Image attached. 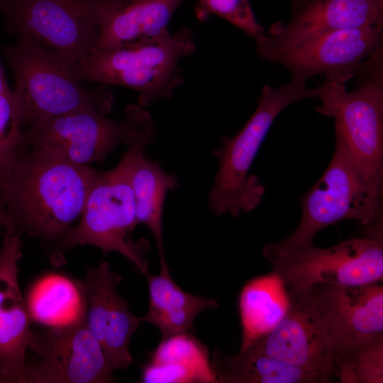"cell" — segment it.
<instances>
[{
  "label": "cell",
  "mask_w": 383,
  "mask_h": 383,
  "mask_svg": "<svg viewBox=\"0 0 383 383\" xmlns=\"http://www.w3.org/2000/svg\"><path fill=\"white\" fill-rule=\"evenodd\" d=\"M323 89V84L311 88L292 81L279 87L263 86L257 106L243 128L235 136L222 137V147L213 152L218 170L208 204L216 216L237 217L259 206L265 189L250 170L271 126L285 108L303 99H318Z\"/></svg>",
  "instance_id": "cell-4"
},
{
  "label": "cell",
  "mask_w": 383,
  "mask_h": 383,
  "mask_svg": "<svg viewBox=\"0 0 383 383\" xmlns=\"http://www.w3.org/2000/svg\"><path fill=\"white\" fill-rule=\"evenodd\" d=\"M383 46V25L308 35L269 57L290 72L292 82L306 83L316 76L346 83L359 66Z\"/></svg>",
  "instance_id": "cell-13"
},
{
  "label": "cell",
  "mask_w": 383,
  "mask_h": 383,
  "mask_svg": "<svg viewBox=\"0 0 383 383\" xmlns=\"http://www.w3.org/2000/svg\"><path fill=\"white\" fill-rule=\"evenodd\" d=\"M197 13L201 18L216 15L261 43L266 31L257 22L249 0H197Z\"/></svg>",
  "instance_id": "cell-26"
},
{
  "label": "cell",
  "mask_w": 383,
  "mask_h": 383,
  "mask_svg": "<svg viewBox=\"0 0 383 383\" xmlns=\"http://www.w3.org/2000/svg\"><path fill=\"white\" fill-rule=\"evenodd\" d=\"M3 52L14 75L23 128L76 111H111L114 96L109 86H84L73 74L74 64L61 55L28 38H18Z\"/></svg>",
  "instance_id": "cell-5"
},
{
  "label": "cell",
  "mask_w": 383,
  "mask_h": 383,
  "mask_svg": "<svg viewBox=\"0 0 383 383\" xmlns=\"http://www.w3.org/2000/svg\"><path fill=\"white\" fill-rule=\"evenodd\" d=\"M383 196L367 182L345 145L335 136L332 158L320 179L301 198V216L287 237L267 244L265 258L313 244L322 229L344 220L359 223L365 236L382 240Z\"/></svg>",
  "instance_id": "cell-3"
},
{
  "label": "cell",
  "mask_w": 383,
  "mask_h": 383,
  "mask_svg": "<svg viewBox=\"0 0 383 383\" xmlns=\"http://www.w3.org/2000/svg\"><path fill=\"white\" fill-rule=\"evenodd\" d=\"M121 281V276L111 271L106 261L96 267H89L84 279L80 281L87 324L113 370L127 369L132 363L129 344L141 323L117 292Z\"/></svg>",
  "instance_id": "cell-14"
},
{
  "label": "cell",
  "mask_w": 383,
  "mask_h": 383,
  "mask_svg": "<svg viewBox=\"0 0 383 383\" xmlns=\"http://www.w3.org/2000/svg\"><path fill=\"white\" fill-rule=\"evenodd\" d=\"M11 382L10 380L0 372V383Z\"/></svg>",
  "instance_id": "cell-28"
},
{
  "label": "cell",
  "mask_w": 383,
  "mask_h": 383,
  "mask_svg": "<svg viewBox=\"0 0 383 383\" xmlns=\"http://www.w3.org/2000/svg\"><path fill=\"white\" fill-rule=\"evenodd\" d=\"M27 362L18 383L114 382L113 369L88 327L85 313L43 332L31 330Z\"/></svg>",
  "instance_id": "cell-11"
},
{
  "label": "cell",
  "mask_w": 383,
  "mask_h": 383,
  "mask_svg": "<svg viewBox=\"0 0 383 383\" xmlns=\"http://www.w3.org/2000/svg\"><path fill=\"white\" fill-rule=\"evenodd\" d=\"M333 374L340 383H382L383 335L337 353Z\"/></svg>",
  "instance_id": "cell-24"
},
{
  "label": "cell",
  "mask_w": 383,
  "mask_h": 383,
  "mask_svg": "<svg viewBox=\"0 0 383 383\" xmlns=\"http://www.w3.org/2000/svg\"><path fill=\"white\" fill-rule=\"evenodd\" d=\"M357 87L326 81L316 111L334 120L335 136L345 145L368 184L383 195V46L357 68Z\"/></svg>",
  "instance_id": "cell-7"
},
{
  "label": "cell",
  "mask_w": 383,
  "mask_h": 383,
  "mask_svg": "<svg viewBox=\"0 0 383 383\" xmlns=\"http://www.w3.org/2000/svg\"><path fill=\"white\" fill-rule=\"evenodd\" d=\"M288 305L284 286L272 274L249 281L239 299L243 332L240 350L272 329L285 315Z\"/></svg>",
  "instance_id": "cell-22"
},
{
  "label": "cell",
  "mask_w": 383,
  "mask_h": 383,
  "mask_svg": "<svg viewBox=\"0 0 383 383\" xmlns=\"http://www.w3.org/2000/svg\"><path fill=\"white\" fill-rule=\"evenodd\" d=\"M138 224L145 225L152 235L160 260V267L167 266L164 250L162 218L168 192L175 190L179 182L175 174L166 172L155 160L143 155L132 173Z\"/></svg>",
  "instance_id": "cell-21"
},
{
  "label": "cell",
  "mask_w": 383,
  "mask_h": 383,
  "mask_svg": "<svg viewBox=\"0 0 383 383\" xmlns=\"http://www.w3.org/2000/svg\"><path fill=\"white\" fill-rule=\"evenodd\" d=\"M222 383H326L323 375L288 365L249 346L233 355L213 354L211 362Z\"/></svg>",
  "instance_id": "cell-20"
},
{
  "label": "cell",
  "mask_w": 383,
  "mask_h": 383,
  "mask_svg": "<svg viewBox=\"0 0 383 383\" xmlns=\"http://www.w3.org/2000/svg\"><path fill=\"white\" fill-rule=\"evenodd\" d=\"M287 294L289 305L284 317L249 346L288 365L320 374L330 382L333 348L303 303L293 294Z\"/></svg>",
  "instance_id": "cell-16"
},
{
  "label": "cell",
  "mask_w": 383,
  "mask_h": 383,
  "mask_svg": "<svg viewBox=\"0 0 383 383\" xmlns=\"http://www.w3.org/2000/svg\"><path fill=\"white\" fill-rule=\"evenodd\" d=\"M145 276L149 291L148 315L173 313L192 307L205 310L218 306L213 299L184 292L172 280L168 267L160 268L158 275L150 274L148 272Z\"/></svg>",
  "instance_id": "cell-25"
},
{
  "label": "cell",
  "mask_w": 383,
  "mask_h": 383,
  "mask_svg": "<svg viewBox=\"0 0 383 383\" xmlns=\"http://www.w3.org/2000/svg\"><path fill=\"white\" fill-rule=\"evenodd\" d=\"M156 131L155 122L150 123L128 145L115 167L99 171L79 223L68 231L50 259L53 265L65 262L67 250L89 245L100 249L104 255L117 252L140 274L148 272L149 243L145 239L133 240L131 236L138 225L131 178L137 161L155 140Z\"/></svg>",
  "instance_id": "cell-2"
},
{
  "label": "cell",
  "mask_w": 383,
  "mask_h": 383,
  "mask_svg": "<svg viewBox=\"0 0 383 383\" xmlns=\"http://www.w3.org/2000/svg\"><path fill=\"white\" fill-rule=\"evenodd\" d=\"M140 382H218L207 347L189 332L162 339L143 367Z\"/></svg>",
  "instance_id": "cell-19"
},
{
  "label": "cell",
  "mask_w": 383,
  "mask_h": 383,
  "mask_svg": "<svg viewBox=\"0 0 383 383\" xmlns=\"http://www.w3.org/2000/svg\"><path fill=\"white\" fill-rule=\"evenodd\" d=\"M26 301L30 318L53 326L72 321L85 313V299L80 281L61 275L43 279L30 292Z\"/></svg>",
  "instance_id": "cell-23"
},
{
  "label": "cell",
  "mask_w": 383,
  "mask_h": 383,
  "mask_svg": "<svg viewBox=\"0 0 383 383\" xmlns=\"http://www.w3.org/2000/svg\"><path fill=\"white\" fill-rule=\"evenodd\" d=\"M98 173L21 137L0 160V233L37 240L51 259L81 216Z\"/></svg>",
  "instance_id": "cell-1"
},
{
  "label": "cell",
  "mask_w": 383,
  "mask_h": 383,
  "mask_svg": "<svg viewBox=\"0 0 383 383\" xmlns=\"http://www.w3.org/2000/svg\"><path fill=\"white\" fill-rule=\"evenodd\" d=\"M99 0H0L8 30L73 64L95 48Z\"/></svg>",
  "instance_id": "cell-8"
},
{
  "label": "cell",
  "mask_w": 383,
  "mask_h": 383,
  "mask_svg": "<svg viewBox=\"0 0 383 383\" xmlns=\"http://www.w3.org/2000/svg\"><path fill=\"white\" fill-rule=\"evenodd\" d=\"M196 50L192 31L182 28L159 39L112 49L94 48L72 65L79 82L117 85L138 94V105L145 108L169 99L184 82L179 65Z\"/></svg>",
  "instance_id": "cell-6"
},
{
  "label": "cell",
  "mask_w": 383,
  "mask_h": 383,
  "mask_svg": "<svg viewBox=\"0 0 383 383\" xmlns=\"http://www.w3.org/2000/svg\"><path fill=\"white\" fill-rule=\"evenodd\" d=\"M183 0H99L95 48L112 50L159 39Z\"/></svg>",
  "instance_id": "cell-18"
},
{
  "label": "cell",
  "mask_w": 383,
  "mask_h": 383,
  "mask_svg": "<svg viewBox=\"0 0 383 383\" xmlns=\"http://www.w3.org/2000/svg\"><path fill=\"white\" fill-rule=\"evenodd\" d=\"M383 25V0H294L287 23L280 21L256 45L265 60L308 35Z\"/></svg>",
  "instance_id": "cell-15"
},
{
  "label": "cell",
  "mask_w": 383,
  "mask_h": 383,
  "mask_svg": "<svg viewBox=\"0 0 383 383\" xmlns=\"http://www.w3.org/2000/svg\"><path fill=\"white\" fill-rule=\"evenodd\" d=\"M11 90L9 87L3 70L0 65V94L9 92Z\"/></svg>",
  "instance_id": "cell-27"
},
{
  "label": "cell",
  "mask_w": 383,
  "mask_h": 383,
  "mask_svg": "<svg viewBox=\"0 0 383 383\" xmlns=\"http://www.w3.org/2000/svg\"><path fill=\"white\" fill-rule=\"evenodd\" d=\"M295 295L320 326L335 355L352 345L383 335V286L320 284Z\"/></svg>",
  "instance_id": "cell-12"
},
{
  "label": "cell",
  "mask_w": 383,
  "mask_h": 383,
  "mask_svg": "<svg viewBox=\"0 0 383 383\" xmlns=\"http://www.w3.org/2000/svg\"><path fill=\"white\" fill-rule=\"evenodd\" d=\"M0 249V372L19 382L26 363L30 316L18 274L23 242L16 233L3 231Z\"/></svg>",
  "instance_id": "cell-17"
},
{
  "label": "cell",
  "mask_w": 383,
  "mask_h": 383,
  "mask_svg": "<svg viewBox=\"0 0 383 383\" xmlns=\"http://www.w3.org/2000/svg\"><path fill=\"white\" fill-rule=\"evenodd\" d=\"M153 121L139 105H128L124 118L116 121L92 111L72 112L23 128L21 137L39 145L58 149L81 165L103 162L120 145H131Z\"/></svg>",
  "instance_id": "cell-10"
},
{
  "label": "cell",
  "mask_w": 383,
  "mask_h": 383,
  "mask_svg": "<svg viewBox=\"0 0 383 383\" xmlns=\"http://www.w3.org/2000/svg\"><path fill=\"white\" fill-rule=\"evenodd\" d=\"M287 290L314 285L357 286L383 279V241L351 238L328 248L313 245L266 258Z\"/></svg>",
  "instance_id": "cell-9"
}]
</instances>
